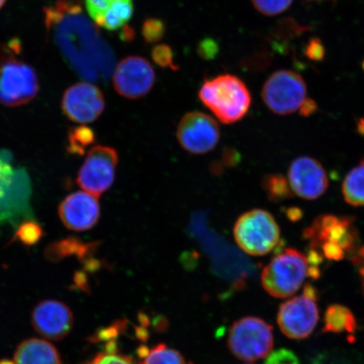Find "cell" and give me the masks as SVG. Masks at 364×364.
Masks as SVG:
<instances>
[{
  "instance_id": "2e32d148",
  "label": "cell",
  "mask_w": 364,
  "mask_h": 364,
  "mask_svg": "<svg viewBox=\"0 0 364 364\" xmlns=\"http://www.w3.org/2000/svg\"><path fill=\"white\" fill-rule=\"evenodd\" d=\"M58 215L68 230L85 231L92 229L101 217L98 198L87 192L68 196L59 205Z\"/></svg>"
},
{
  "instance_id": "cb8c5ba5",
  "label": "cell",
  "mask_w": 364,
  "mask_h": 364,
  "mask_svg": "<svg viewBox=\"0 0 364 364\" xmlns=\"http://www.w3.org/2000/svg\"><path fill=\"white\" fill-rule=\"evenodd\" d=\"M263 188L272 201H280L292 195L289 181L283 176L270 175L263 180Z\"/></svg>"
},
{
  "instance_id": "ac0fdd59",
  "label": "cell",
  "mask_w": 364,
  "mask_h": 364,
  "mask_svg": "<svg viewBox=\"0 0 364 364\" xmlns=\"http://www.w3.org/2000/svg\"><path fill=\"white\" fill-rule=\"evenodd\" d=\"M16 364H62L60 354L53 345L42 339H27L18 346Z\"/></svg>"
},
{
  "instance_id": "4fadbf2b",
  "label": "cell",
  "mask_w": 364,
  "mask_h": 364,
  "mask_svg": "<svg viewBox=\"0 0 364 364\" xmlns=\"http://www.w3.org/2000/svg\"><path fill=\"white\" fill-rule=\"evenodd\" d=\"M106 102L102 90L88 81H81L67 89L62 99V110L77 124H90L101 117Z\"/></svg>"
},
{
  "instance_id": "1f68e13d",
  "label": "cell",
  "mask_w": 364,
  "mask_h": 364,
  "mask_svg": "<svg viewBox=\"0 0 364 364\" xmlns=\"http://www.w3.org/2000/svg\"><path fill=\"white\" fill-rule=\"evenodd\" d=\"M265 364H301L294 352L288 349H279L268 357Z\"/></svg>"
},
{
  "instance_id": "277c9868",
  "label": "cell",
  "mask_w": 364,
  "mask_h": 364,
  "mask_svg": "<svg viewBox=\"0 0 364 364\" xmlns=\"http://www.w3.org/2000/svg\"><path fill=\"white\" fill-rule=\"evenodd\" d=\"M320 275L321 270L311 265L307 255L288 248L282 250L264 268L262 284L272 297L285 299L297 292L307 277L316 279Z\"/></svg>"
},
{
  "instance_id": "ba28073f",
  "label": "cell",
  "mask_w": 364,
  "mask_h": 364,
  "mask_svg": "<svg viewBox=\"0 0 364 364\" xmlns=\"http://www.w3.org/2000/svg\"><path fill=\"white\" fill-rule=\"evenodd\" d=\"M39 80L33 68L15 57L0 60V103L9 107L27 104L36 97Z\"/></svg>"
},
{
  "instance_id": "5b68a950",
  "label": "cell",
  "mask_w": 364,
  "mask_h": 364,
  "mask_svg": "<svg viewBox=\"0 0 364 364\" xmlns=\"http://www.w3.org/2000/svg\"><path fill=\"white\" fill-rule=\"evenodd\" d=\"M262 97L267 107L277 115L299 112L303 116H309L317 109L316 102L307 98L306 82L291 70L273 73L263 85Z\"/></svg>"
},
{
  "instance_id": "d590c367",
  "label": "cell",
  "mask_w": 364,
  "mask_h": 364,
  "mask_svg": "<svg viewBox=\"0 0 364 364\" xmlns=\"http://www.w3.org/2000/svg\"><path fill=\"white\" fill-rule=\"evenodd\" d=\"M0 364H16L10 360H7V359H3V360H0Z\"/></svg>"
},
{
  "instance_id": "d4e9b609",
  "label": "cell",
  "mask_w": 364,
  "mask_h": 364,
  "mask_svg": "<svg viewBox=\"0 0 364 364\" xmlns=\"http://www.w3.org/2000/svg\"><path fill=\"white\" fill-rule=\"evenodd\" d=\"M43 235V228L38 222L26 220L21 223L18 228L14 240L21 241V243L27 247H31V245L38 244L42 240Z\"/></svg>"
},
{
  "instance_id": "52a82bcc",
  "label": "cell",
  "mask_w": 364,
  "mask_h": 364,
  "mask_svg": "<svg viewBox=\"0 0 364 364\" xmlns=\"http://www.w3.org/2000/svg\"><path fill=\"white\" fill-rule=\"evenodd\" d=\"M273 343L272 327L258 317L240 318L231 326L228 336L230 352L240 360L247 362L266 358Z\"/></svg>"
},
{
  "instance_id": "e0dca14e",
  "label": "cell",
  "mask_w": 364,
  "mask_h": 364,
  "mask_svg": "<svg viewBox=\"0 0 364 364\" xmlns=\"http://www.w3.org/2000/svg\"><path fill=\"white\" fill-rule=\"evenodd\" d=\"M86 11L95 26L108 31L124 27L133 16V0H85Z\"/></svg>"
},
{
  "instance_id": "e575fe53",
  "label": "cell",
  "mask_w": 364,
  "mask_h": 364,
  "mask_svg": "<svg viewBox=\"0 0 364 364\" xmlns=\"http://www.w3.org/2000/svg\"><path fill=\"white\" fill-rule=\"evenodd\" d=\"M134 38V31L129 27L125 26L124 31H122V38L124 41H131Z\"/></svg>"
},
{
  "instance_id": "74e56055",
  "label": "cell",
  "mask_w": 364,
  "mask_h": 364,
  "mask_svg": "<svg viewBox=\"0 0 364 364\" xmlns=\"http://www.w3.org/2000/svg\"><path fill=\"white\" fill-rule=\"evenodd\" d=\"M189 364H194V363H190Z\"/></svg>"
},
{
  "instance_id": "ffe728a7",
  "label": "cell",
  "mask_w": 364,
  "mask_h": 364,
  "mask_svg": "<svg viewBox=\"0 0 364 364\" xmlns=\"http://www.w3.org/2000/svg\"><path fill=\"white\" fill-rule=\"evenodd\" d=\"M343 194L346 203L354 207H364V158L346 176Z\"/></svg>"
},
{
  "instance_id": "f546056e",
  "label": "cell",
  "mask_w": 364,
  "mask_h": 364,
  "mask_svg": "<svg viewBox=\"0 0 364 364\" xmlns=\"http://www.w3.org/2000/svg\"><path fill=\"white\" fill-rule=\"evenodd\" d=\"M151 56L154 63L162 68H171L176 70L175 55L169 46L159 44L152 50Z\"/></svg>"
},
{
  "instance_id": "6da1fadb",
  "label": "cell",
  "mask_w": 364,
  "mask_h": 364,
  "mask_svg": "<svg viewBox=\"0 0 364 364\" xmlns=\"http://www.w3.org/2000/svg\"><path fill=\"white\" fill-rule=\"evenodd\" d=\"M48 35L73 71L84 81L106 80L114 65L112 49L78 4L59 0L45 8Z\"/></svg>"
},
{
  "instance_id": "603a6c76",
  "label": "cell",
  "mask_w": 364,
  "mask_h": 364,
  "mask_svg": "<svg viewBox=\"0 0 364 364\" xmlns=\"http://www.w3.org/2000/svg\"><path fill=\"white\" fill-rule=\"evenodd\" d=\"M95 140V132L90 127L83 125L73 127L68 132V151L75 156H83Z\"/></svg>"
},
{
  "instance_id": "836d02e7",
  "label": "cell",
  "mask_w": 364,
  "mask_h": 364,
  "mask_svg": "<svg viewBox=\"0 0 364 364\" xmlns=\"http://www.w3.org/2000/svg\"><path fill=\"white\" fill-rule=\"evenodd\" d=\"M352 260L355 265L358 267V274L360 277V281L364 292V247L358 250L356 254L352 257Z\"/></svg>"
},
{
  "instance_id": "7c38bea8",
  "label": "cell",
  "mask_w": 364,
  "mask_h": 364,
  "mask_svg": "<svg viewBox=\"0 0 364 364\" xmlns=\"http://www.w3.org/2000/svg\"><path fill=\"white\" fill-rule=\"evenodd\" d=\"M156 72L146 58L129 56L118 63L114 71V89L121 97L136 100L145 97L156 83Z\"/></svg>"
},
{
  "instance_id": "4dcf8cb0",
  "label": "cell",
  "mask_w": 364,
  "mask_h": 364,
  "mask_svg": "<svg viewBox=\"0 0 364 364\" xmlns=\"http://www.w3.org/2000/svg\"><path fill=\"white\" fill-rule=\"evenodd\" d=\"M86 364H135L129 357L112 352L100 353L92 359V363Z\"/></svg>"
},
{
  "instance_id": "8fae6325",
  "label": "cell",
  "mask_w": 364,
  "mask_h": 364,
  "mask_svg": "<svg viewBox=\"0 0 364 364\" xmlns=\"http://www.w3.org/2000/svg\"><path fill=\"white\" fill-rule=\"evenodd\" d=\"M176 138L186 151L198 156L207 154L220 142V126L207 114L200 112L186 113L177 126Z\"/></svg>"
},
{
  "instance_id": "44dd1931",
  "label": "cell",
  "mask_w": 364,
  "mask_h": 364,
  "mask_svg": "<svg viewBox=\"0 0 364 364\" xmlns=\"http://www.w3.org/2000/svg\"><path fill=\"white\" fill-rule=\"evenodd\" d=\"M95 247L94 244H85L79 239L71 237L59 240L50 245L46 250V257L52 262H58L63 258L78 255L83 257Z\"/></svg>"
},
{
  "instance_id": "d6986e66",
  "label": "cell",
  "mask_w": 364,
  "mask_h": 364,
  "mask_svg": "<svg viewBox=\"0 0 364 364\" xmlns=\"http://www.w3.org/2000/svg\"><path fill=\"white\" fill-rule=\"evenodd\" d=\"M358 323L353 312L341 304H332L326 309L324 316V333H348L353 336Z\"/></svg>"
},
{
  "instance_id": "8992f818",
  "label": "cell",
  "mask_w": 364,
  "mask_h": 364,
  "mask_svg": "<svg viewBox=\"0 0 364 364\" xmlns=\"http://www.w3.org/2000/svg\"><path fill=\"white\" fill-rule=\"evenodd\" d=\"M234 237L245 253L254 257L265 256L279 244L280 228L269 212L253 209L236 221Z\"/></svg>"
},
{
  "instance_id": "9a60e30c",
  "label": "cell",
  "mask_w": 364,
  "mask_h": 364,
  "mask_svg": "<svg viewBox=\"0 0 364 364\" xmlns=\"http://www.w3.org/2000/svg\"><path fill=\"white\" fill-rule=\"evenodd\" d=\"M34 329L43 338L61 341L70 333L74 315L65 303L54 299L43 300L31 313Z\"/></svg>"
},
{
  "instance_id": "7a4b0ae2",
  "label": "cell",
  "mask_w": 364,
  "mask_h": 364,
  "mask_svg": "<svg viewBox=\"0 0 364 364\" xmlns=\"http://www.w3.org/2000/svg\"><path fill=\"white\" fill-rule=\"evenodd\" d=\"M198 97L224 124H233L243 119L252 106V95L247 85L232 75L205 80Z\"/></svg>"
},
{
  "instance_id": "7402d4cb",
  "label": "cell",
  "mask_w": 364,
  "mask_h": 364,
  "mask_svg": "<svg viewBox=\"0 0 364 364\" xmlns=\"http://www.w3.org/2000/svg\"><path fill=\"white\" fill-rule=\"evenodd\" d=\"M139 354L140 364H186L179 352L162 343L152 348L142 347Z\"/></svg>"
},
{
  "instance_id": "8d00e7d4",
  "label": "cell",
  "mask_w": 364,
  "mask_h": 364,
  "mask_svg": "<svg viewBox=\"0 0 364 364\" xmlns=\"http://www.w3.org/2000/svg\"><path fill=\"white\" fill-rule=\"evenodd\" d=\"M7 0H0V9H1L4 6V4H6Z\"/></svg>"
},
{
  "instance_id": "3957f363",
  "label": "cell",
  "mask_w": 364,
  "mask_h": 364,
  "mask_svg": "<svg viewBox=\"0 0 364 364\" xmlns=\"http://www.w3.org/2000/svg\"><path fill=\"white\" fill-rule=\"evenodd\" d=\"M311 250L331 261L353 257L358 252V232L351 218L321 215L304 232Z\"/></svg>"
},
{
  "instance_id": "9c48e42d",
  "label": "cell",
  "mask_w": 364,
  "mask_h": 364,
  "mask_svg": "<svg viewBox=\"0 0 364 364\" xmlns=\"http://www.w3.org/2000/svg\"><path fill=\"white\" fill-rule=\"evenodd\" d=\"M318 292L307 284L303 293L288 300L279 308L277 324L289 338L303 340L311 336L318 321Z\"/></svg>"
},
{
  "instance_id": "5bb4252c",
  "label": "cell",
  "mask_w": 364,
  "mask_h": 364,
  "mask_svg": "<svg viewBox=\"0 0 364 364\" xmlns=\"http://www.w3.org/2000/svg\"><path fill=\"white\" fill-rule=\"evenodd\" d=\"M288 177L291 191L303 199L316 200L328 188L329 181L325 168L311 157L294 159L289 167Z\"/></svg>"
},
{
  "instance_id": "4316f807",
  "label": "cell",
  "mask_w": 364,
  "mask_h": 364,
  "mask_svg": "<svg viewBox=\"0 0 364 364\" xmlns=\"http://www.w3.org/2000/svg\"><path fill=\"white\" fill-rule=\"evenodd\" d=\"M309 364H364V362L360 358L351 354L327 351L317 354Z\"/></svg>"
},
{
  "instance_id": "d6a6232c",
  "label": "cell",
  "mask_w": 364,
  "mask_h": 364,
  "mask_svg": "<svg viewBox=\"0 0 364 364\" xmlns=\"http://www.w3.org/2000/svg\"><path fill=\"white\" fill-rule=\"evenodd\" d=\"M218 45L215 41L211 39L203 40L199 45L198 52L203 58L212 59L216 56L218 53Z\"/></svg>"
},
{
  "instance_id": "83f0119b",
  "label": "cell",
  "mask_w": 364,
  "mask_h": 364,
  "mask_svg": "<svg viewBox=\"0 0 364 364\" xmlns=\"http://www.w3.org/2000/svg\"><path fill=\"white\" fill-rule=\"evenodd\" d=\"M253 6L264 16H274L288 10L293 0H250Z\"/></svg>"
},
{
  "instance_id": "f1b7e54d",
  "label": "cell",
  "mask_w": 364,
  "mask_h": 364,
  "mask_svg": "<svg viewBox=\"0 0 364 364\" xmlns=\"http://www.w3.org/2000/svg\"><path fill=\"white\" fill-rule=\"evenodd\" d=\"M165 22L157 18H149L144 22L142 35L145 42L152 44L159 42L166 34Z\"/></svg>"
},
{
  "instance_id": "30bf717a",
  "label": "cell",
  "mask_w": 364,
  "mask_h": 364,
  "mask_svg": "<svg viewBox=\"0 0 364 364\" xmlns=\"http://www.w3.org/2000/svg\"><path fill=\"white\" fill-rule=\"evenodd\" d=\"M118 154L115 149L97 145L90 150L77 176L85 192L99 198L111 188L115 180Z\"/></svg>"
},
{
  "instance_id": "484cf974",
  "label": "cell",
  "mask_w": 364,
  "mask_h": 364,
  "mask_svg": "<svg viewBox=\"0 0 364 364\" xmlns=\"http://www.w3.org/2000/svg\"><path fill=\"white\" fill-rule=\"evenodd\" d=\"M17 176L10 164L0 157V202L6 203L12 196Z\"/></svg>"
}]
</instances>
